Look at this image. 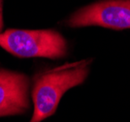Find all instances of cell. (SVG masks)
<instances>
[{
	"mask_svg": "<svg viewBox=\"0 0 130 122\" xmlns=\"http://www.w3.org/2000/svg\"><path fill=\"white\" fill-rule=\"evenodd\" d=\"M29 84L26 75L0 68V117L29 110Z\"/></svg>",
	"mask_w": 130,
	"mask_h": 122,
	"instance_id": "277c9868",
	"label": "cell"
},
{
	"mask_svg": "<svg viewBox=\"0 0 130 122\" xmlns=\"http://www.w3.org/2000/svg\"><path fill=\"white\" fill-rule=\"evenodd\" d=\"M0 47L21 58H62L68 50L65 38L52 29H8L0 33Z\"/></svg>",
	"mask_w": 130,
	"mask_h": 122,
	"instance_id": "7a4b0ae2",
	"label": "cell"
},
{
	"mask_svg": "<svg viewBox=\"0 0 130 122\" xmlns=\"http://www.w3.org/2000/svg\"><path fill=\"white\" fill-rule=\"evenodd\" d=\"M70 27L101 26L116 30L130 28V0H101L73 13L66 21Z\"/></svg>",
	"mask_w": 130,
	"mask_h": 122,
	"instance_id": "3957f363",
	"label": "cell"
},
{
	"mask_svg": "<svg viewBox=\"0 0 130 122\" xmlns=\"http://www.w3.org/2000/svg\"><path fill=\"white\" fill-rule=\"evenodd\" d=\"M90 60H83L36 75L31 93L34 110L29 122H41L52 116L65 92L86 80Z\"/></svg>",
	"mask_w": 130,
	"mask_h": 122,
	"instance_id": "6da1fadb",
	"label": "cell"
},
{
	"mask_svg": "<svg viewBox=\"0 0 130 122\" xmlns=\"http://www.w3.org/2000/svg\"><path fill=\"white\" fill-rule=\"evenodd\" d=\"M4 25V21H3V0H0V33L2 32Z\"/></svg>",
	"mask_w": 130,
	"mask_h": 122,
	"instance_id": "5b68a950",
	"label": "cell"
}]
</instances>
